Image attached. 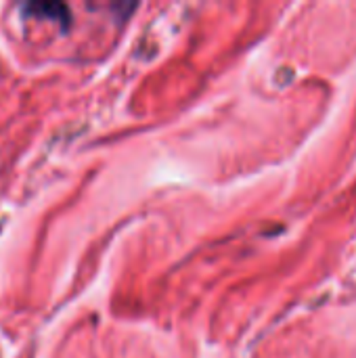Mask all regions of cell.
Wrapping results in <instances>:
<instances>
[{"mask_svg":"<svg viewBox=\"0 0 356 358\" xmlns=\"http://www.w3.org/2000/svg\"><path fill=\"white\" fill-rule=\"evenodd\" d=\"M23 13L27 17H36V19H50V21H57L61 27H67L69 21H71V15H69V8L67 4L63 2H27L23 4Z\"/></svg>","mask_w":356,"mask_h":358,"instance_id":"6da1fadb","label":"cell"}]
</instances>
